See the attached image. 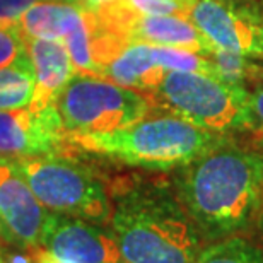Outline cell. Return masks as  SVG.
Wrapping results in <instances>:
<instances>
[{"instance_id":"obj_1","label":"cell","mask_w":263,"mask_h":263,"mask_svg":"<svg viewBox=\"0 0 263 263\" xmlns=\"http://www.w3.org/2000/svg\"><path fill=\"white\" fill-rule=\"evenodd\" d=\"M176 193L198 233L220 239L246 229L263 205V152L214 147L180 167Z\"/></svg>"},{"instance_id":"obj_2","label":"cell","mask_w":263,"mask_h":263,"mask_svg":"<svg viewBox=\"0 0 263 263\" xmlns=\"http://www.w3.org/2000/svg\"><path fill=\"white\" fill-rule=\"evenodd\" d=\"M109 197L111 234L125 263H195L202 234L166 183L122 178Z\"/></svg>"},{"instance_id":"obj_3","label":"cell","mask_w":263,"mask_h":263,"mask_svg":"<svg viewBox=\"0 0 263 263\" xmlns=\"http://www.w3.org/2000/svg\"><path fill=\"white\" fill-rule=\"evenodd\" d=\"M226 140L170 113L104 134L67 135V145L79 151L151 171L180 170Z\"/></svg>"},{"instance_id":"obj_4","label":"cell","mask_w":263,"mask_h":263,"mask_svg":"<svg viewBox=\"0 0 263 263\" xmlns=\"http://www.w3.org/2000/svg\"><path fill=\"white\" fill-rule=\"evenodd\" d=\"M147 98L161 111L212 134L251 130L248 87L207 73L171 70Z\"/></svg>"},{"instance_id":"obj_5","label":"cell","mask_w":263,"mask_h":263,"mask_svg":"<svg viewBox=\"0 0 263 263\" xmlns=\"http://www.w3.org/2000/svg\"><path fill=\"white\" fill-rule=\"evenodd\" d=\"M12 161L46 210L94 224L109 220L111 197L92 167L62 154Z\"/></svg>"},{"instance_id":"obj_6","label":"cell","mask_w":263,"mask_h":263,"mask_svg":"<svg viewBox=\"0 0 263 263\" xmlns=\"http://www.w3.org/2000/svg\"><path fill=\"white\" fill-rule=\"evenodd\" d=\"M67 135L104 134L140 122L152 109L147 94L103 76L73 73L57 101Z\"/></svg>"},{"instance_id":"obj_7","label":"cell","mask_w":263,"mask_h":263,"mask_svg":"<svg viewBox=\"0 0 263 263\" xmlns=\"http://www.w3.org/2000/svg\"><path fill=\"white\" fill-rule=\"evenodd\" d=\"M188 17L217 48L263 60V5L255 0H197Z\"/></svg>"},{"instance_id":"obj_8","label":"cell","mask_w":263,"mask_h":263,"mask_svg":"<svg viewBox=\"0 0 263 263\" xmlns=\"http://www.w3.org/2000/svg\"><path fill=\"white\" fill-rule=\"evenodd\" d=\"M171 70L207 73L215 77L214 64L197 51L145 43H134L123 48L104 67L103 77L111 79L123 87L149 94Z\"/></svg>"},{"instance_id":"obj_9","label":"cell","mask_w":263,"mask_h":263,"mask_svg":"<svg viewBox=\"0 0 263 263\" xmlns=\"http://www.w3.org/2000/svg\"><path fill=\"white\" fill-rule=\"evenodd\" d=\"M109 29L118 33L127 45L145 43L154 46H170L197 51L207 57L215 48L190 17L183 15H145L135 14L134 10L120 2H115L98 12H94Z\"/></svg>"},{"instance_id":"obj_10","label":"cell","mask_w":263,"mask_h":263,"mask_svg":"<svg viewBox=\"0 0 263 263\" xmlns=\"http://www.w3.org/2000/svg\"><path fill=\"white\" fill-rule=\"evenodd\" d=\"M65 145L67 132L57 104L0 111V157L55 156L62 154Z\"/></svg>"},{"instance_id":"obj_11","label":"cell","mask_w":263,"mask_h":263,"mask_svg":"<svg viewBox=\"0 0 263 263\" xmlns=\"http://www.w3.org/2000/svg\"><path fill=\"white\" fill-rule=\"evenodd\" d=\"M41 248L72 263H122L111 233L89 220L50 212Z\"/></svg>"},{"instance_id":"obj_12","label":"cell","mask_w":263,"mask_h":263,"mask_svg":"<svg viewBox=\"0 0 263 263\" xmlns=\"http://www.w3.org/2000/svg\"><path fill=\"white\" fill-rule=\"evenodd\" d=\"M48 215L14 161L0 157V217L14 243L24 248H41Z\"/></svg>"},{"instance_id":"obj_13","label":"cell","mask_w":263,"mask_h":263,"mask_svg":"<svg viewBox=\"0 0 263 263\" xmlns=\"http://www.w3.org/2000/svg\"><path fill=\"white\" fill-rule=\"evenodd\" d=\"M24 45L36 73L31 106H55L62 91L76 73L70 55L62 41L24 38Z\"/></svg>"},{"instance_id":"obj_14","label":"cell","mask_w":263,"mask_h":263,"mask_svg":"<svg viewBox=\"0 0 263 263\" xmlns=\"http://www.w3.org/2000/svg\"><path fill=\"white\" fill-rule=\"evenodd\" d=\"M82 15L84 9L79 5L46 0L34 4L21 15L19 31L23 38L29 40L64 41Z\"/></svg>"},{"instance_id":"obj_15","label":"cell","mask_w":263,"mask_h":263,"mask_svg":"<svg viewBox=\"0 0 263 263\" xmlns=\"http://www.w3.org/2000/svg\"><path fill=\"white\" fill-rule=\"evenodd\" d=\"M36 84L34 65L28 51L0 68V111L29 106Z\"/></svg>"},{"instance_id":"obj_16","label":"cell","mask_w":263,"mask_h":263,"mask_svg":"<svg viewBox=\"0 0 263 263\" xmlns=\"http://www.w3.org/2000/svg\"><path fill=\"white\" fill-rule=\"evenodd\" d=\"M195 263H263V251L248 239L228 236L202 248Z\"/></svg>"},{"instance_id":"obj_17","label":"cell","mask_w":263,"mask_h":263,"mask_svg":"<svg viewBox=\"0 0 263 263\" xmlns=\"http://www.w3.org/2000/svg\"><path fill=\"white\" fill-rule=\"evenodd\" d=\"M125 7L134 10L135 14L145 15H190V7L180 0H120Z\"/></svg>"},{"instance_id":"obj_18","label":"cell","mask_w":263,"mask_h":263,"mask_svg":"<svg viewBox=\"0 0 263 263\" xmlns=\"http://www.w3.org/2000/svg\"><path fill=\"white\" fill-rule=\"evenodd\" d=\"M26 53L24 38L19 31V26L0 24V68L12 64L15 59Z\"/></svg>"},{"instance_id":"obj_19","label":"cell","mask_w":263,"mask_h":263,"mask_svg":"<svg viewBox=\"0 0 263 263\" xmlns=\"http://www.w3.org/2000/svg\"><path fill=\"white\" fill-rule=\"evenodd\" d=\"M40 2H46V0H0V24L19 26L21 15Z\"/></svg>"},{"instance_id":"obj_20","label":"cell","mask_w":263,"mask_h":263,"mask_svg":"<svg viewBox=\"0 0 263 263\" xmlns=\"http://www.w3.org/2000/svg\"><path fill=\"white\" fill-rule=\"evenodd\" d=\"M250 111H251V130L263 134V81L255 82L250 89Z\"/></svg>"},{"instance_id":"obj_21","label":"cell","mask_w":263,"mask_h":263,"mask_svg":"<svg viewBox=\"0 0 263 263\" xmlns=\"http://www.w3.org/2000/svg\"><path fill=\"white\" fill-rule=\"evenodd\" d=\"M34 260L36 263H72V261L62 260L59 256L51 255L50 251H46L43 248H34Z\"/></svg>"},{"instance_id":"obj_22","label":"cell","mask_w":263,"mask_h":263,"mask_svg":"<svg viewBox=\"0 0 263 263\" xmlns=\"http://www.w3.org/2000/svg\"><path fill=\"white\" fill-rule=\"evenodd\" d=\"M115 2H118V0H84L82 9L89 10V12H98V10L108 7V5H111Z\"/></svg>"},{"instance_id":"obj_23","label":"cell","mask_w":263,"mask_h":263,"mask_svg":"<svg viewBox=\"0 0 263 263\" xmlns=\"http://www.w3.org/2000/svg\"><path fill=\"white\" fill-rule=\"evenodd\" d=\"M0 239L5 241V243L15 245V243H14V239H12V236H10V233H9V229L5 228V224H4L2 217H0Z\"/></svg>"},{"instance_id":"obj_24","label":"cell","mask_w":263,"mask_h":263,"mask_svg":"<svg viewBox=\"0 0 263 263\" xmlns=\"http://www.w3.org/2000/svg\"><path fill=\"white\" fill-rule=\"evenodd\" d=\"M53 2H64V4H73L79 7H84V0H53Z\"/></svg>"},{"instance_id":"obj_25","label":"cell","mask_w":263,"mask_h":263,"mask_svg":"<svg viewBox=\"0 0 263 263\" xmlns=\"http://www.w3.org/2000/svg\"><path fill=\"white\" fill-rule=\"evenodd\" d=\"M256 220H258V228H260V231H261V236H263V205H261L260 214H258V217H256Z\"/></svg>"},{"instance_id":"obj_26","label":"cell","mask_w":263,"mask_h":263,"mask_svg":"<svg viewBox=\"0 0 263 263\" xmlns=\"http://www.w3.org/2000/svg\"><path fill=\"white\" fill-rule=\"evenodd\" d=\"M180 2H183L186 5V7H190V9H193V5L197 4V0H180Z\"/></svg>"},{"instance_id":"obj_27","label":"cell","mask_w":263,"mask_h":263,"mask_svg":"<svg viewBox=\"0 0 263 263\" xmlns=\"http://www.w3.org/2000/svg\"><path fill=\"white\" fill-rule=\"evenodd\" d=\"M0 263H9L7 260L4 258V255H2V251H0Z\"/></svg>"}]
</instances>
